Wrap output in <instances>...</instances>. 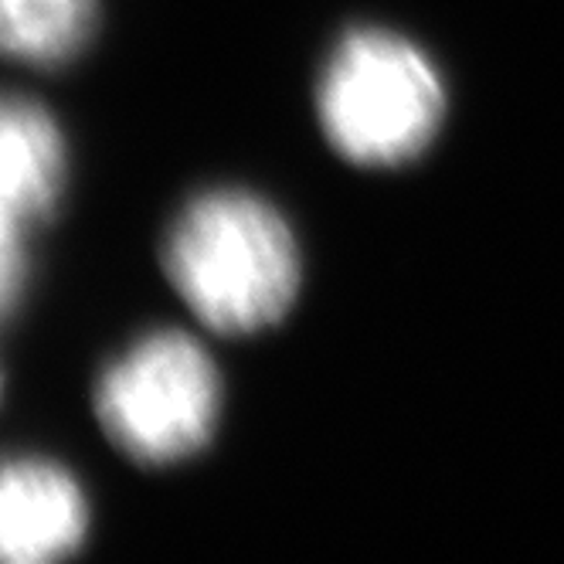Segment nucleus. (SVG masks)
<instances>
[{
  "instance_id": "1",
  "label": "nucleus",
  "mask_w": 564,
  "mask_h": 564,
  "mask_svg": "<svg viewBox=\"0 0 564 564\" xmlns=\"http://www.w3.org/2000/svg\"><path fill=\"white\" fill-rule=\"evenodd\" d=\"M164 272L208 330L246 337L293 310L303 259L279 208L252 191L221 187L197 194L174 218Z\"/></svg>"
},
{
  "instance_id": "2",
  "label": "nucleus",
  "mask_w": 564,
  "mask_h": 564,
  "mask_svg": "<svg viewBox=\"0 0 564 564\" xmlns=\"http://www.w3.org/2000/svg\"><path fill=\"white\" fill-rule=\"evenodd\" d=\"M446 102L435 62L388 28L347 31L316 83L319 130L357 167H398L425 153Z\"/></svg>"
},
{
  "instance_id": "3",
  "label": "nucleus",
  "mask_w": 564,
  "mask_h": 564,
  "mask_svg": "<svg viewBox=\"0 0 564 564\" xmlns=\"http://www.w3.org/2000/svg\"><path fill=\"white\" fill-rule=\"evenodd\" d=\"M93 405L106 438L127 459L171 466L215 438L221 375L191 334L153 330L102 368Z\"/></svg>"
},
{
  "instance_id": "4",
  "label": "nucleus",
  "mask_w": 564,
  "mask_h": 564,
  "mask_svg": "<svg viewBox=\"0 0 564 564\" xmlns=\"http://www.w3.org/2000/svg\"><path fill=\"white\" fill-rule=\"evenodd\" d=\"M68 150L55 116L14 96L0 116V293L14 310L28 279V238L48 221L65 187Z\"/></svg>"
},
{
  "instance_id": "5",
  "label": "nucleus",
  "mask_w": 564,
  "mask_h": 564,
  "mask_svg": "<svg viewBox=\"0 0 564 564\" xmlns=\"http://www.w3.org/2000/svg\"><path fill=\"white\" fill-rule=\"evenodd\" d=\"M89 538V500L78 479L37 456L4 466L0 479V547L11 564H48Z\"/></svg>"
},
{
  "instance_id": "6",
  "label": "nucleus",
  "mask_w": 564,
  "mask_h": 564,
  "mask_svg": "<svg viewBox=\"0 0 564 564\" xmlns=\"http://www.w3.org/2000/svg\"><path fill=\"white\" fill-rule=\"evenodd\" d=\"M96 0H0L8 55L28 65H62L89 45Z\"/></svg>"
}]
</instances>
